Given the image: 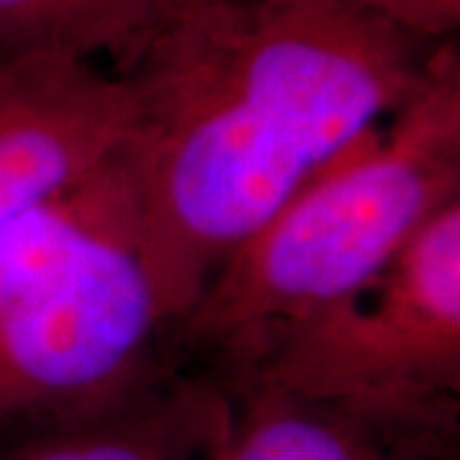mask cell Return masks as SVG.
<instances>
[{"instance_id":"1","label":"cell","mask_w":460,"mask_h":460,"mask_svg":"<svg viewBox=\"0 0 460 460\" xmlns=\"http://www.w3.org/2000/svg\"><path fill=\"white\" fill-rule=\"evenodd\" d=\"M429 49L361 0H215L115 62L136 100L123 162L169 328L235 248L394 113Z\"/></svg>"},{"instance_id":"2","label":"cell","mask_w":460,"mask_h":460,"mask_svg":"<svg viewBox=\"0 0 460 460\" xmlns=\"http://www.w3.org/2000/svg\"><path fill=\"white\" fill-rule=\"evenodd\" d=\"M460 199L458 39L428 51L394 113L235 248L177 323L228 368L269 332L376 277Z\"/></svg>"},{"instance_id":"3","label":"cell","mask_w":460,"mask_h":460,"mask_svg":"<svg viewBox=\"0 0 460 460\" xmlns=\"http://www.w3.org/2000/svg\"><path fill=\"white\" fill-rule=\"evenodd\" d=\"M123 154L0 228V429L108 410L164 371Z\"/></svg>"},{"instance_id":"4","label":"cell","mask_w":460,"mask_h":460,"mask_svg":"<svg viewBox=\"0 0 460 460\" xmlns=\"http://www.w3.org/2000/svg\"><path fill=\"white\" fill-rule=\"evenodd\" d=\"M223 384L450 443L460 410V199L376 277L261 338Z\"/></svg>"},{"instance_id":"5","label":"cell","mask_w":460,"mask_h":460,"mask_svg":"<svg viewBox=\"0 0 460 460\" xmlns=\"http://www.w3.org/2000/svg\"><path fill=\"white\" fill-rule=\"evenodd\" d=\"M133 123L115 69L62 47L0 51V228L115 162Z\"/></svg>"},{"instance_id":"6","label":"cell","mask_w":460,"mask_h":460,"mask_svg":"<svg viewBox=\"0 0 460 460\" xmlns=\"http://www.w3.org/2000/svg\"><path fill=\"white\" fill-rule=\"evenodd\" d=\"M230 411L223 381L164 371L120 404L31 429L0 460H215Z\"/></svg>"},{"instance_id":"7","label":"cell","mask_w":460,"mask_h":460,"mask_svg":"<svg viewBox=\"0 0 460 460\" xmlns=\"http://www.w3.org/2000/svg\"><path fill=\"white\" fill-rule=\"evenodd\" d=\"M108 0H0V51L62 47L93 59Z\"/></svg>"},{"instance_id":"8","label":"cell","mask_w":460,"mask_h":460,"mask_svg":"<svg viewBox=\"0 0 460 460\" xmlns=\"http://www.w3.org/2000/svg\"><path fill=\"white\" fill-rule=\"evenodd\" d=\"M208 3L215 0H108L100 18L93 57L108 54L113 62H118L146 33Z\"/></svg>"},{"instance_id":"9","label":"cell","mask_w":460,"mask_h":460,"mask_svg":"<svg viewBox=\"0 0 460 460\" xmlns=\"http://www.w3.org/2000/svg\"><path fill=\"white\" fill-rule=\"evenodd\" d=\"M361 5L425 47L458 39L460 0H361Z\"/></svg>"}]
</instances>
